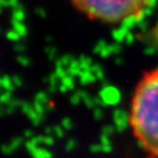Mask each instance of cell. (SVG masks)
Returning a JSON list of instances; mask_svg holds the SVG:
<instances>
[{"label":"cell","instance_id":"obj_1","mask_svg":"<svg viewBox=\"0 0 158 158\" xmlns=\"http://www.w3.org/2000/svg\"><path fill=\"white\" fill-rule=\"evenodd\" d=\"M130 126L148 158H158V68L144 73L134 89Z\"/></svg>","mask_w":158,"mask_h":158},{"label":"cell","instance_id":"obj_2","mask_svg":"<svg viewBox=\"0 0 158 158\" xmlns=\"http://www.w3.org/2000/svg\"><path fill=\"white\" fill-rule=\"evenodd\" d=\"M76 9L92 20L106 23L124 22L145 12L153 0H69Z\"/></svg>","mask_w":158,"mask_h":158},{"label":"cell","instance_id":"obj_3","mask_svg":"<svg viewBox=\"0 0 158 158\" xmlns=\"http://www.w3.org/2000/svg\"><path fill=\"white\" fill-rule=\"evenodd\" d=\"M141 40L145 44L158 49V22L154 24L149 30L143 33Z\"/></svg>","mask_w":158,"mask_h":158}]
</instances>
